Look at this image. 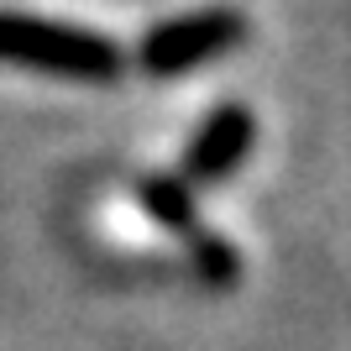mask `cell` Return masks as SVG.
I'll return each mask as SVG.
<instances>
[{"label": "cell", "instance_id": "5", "mask_svg": "<svg viewBox=\"0 0 351 351\" xmlns=\"http://www.w3.org/2000/svg\"><path fill=\"white\" fill-rule=\"evenodd\" d=\"M189 263H194V273H199L205 283H215V289L236 283V273H241L236 247L226 241V236H215V231H194L189 236Z\"/></svg>", "mask_w": 351, "mask_h": 351}, {"label": "cell", "instance_id": "3", "mask_svg": "<svg viewBox=\"0 0 351 351\" xmlns=\"http://www.w3.org/2000/svg\"><path fill=\"white\" fill-rule=\"evenodd\" d=\"M252 147H257V116H252L247 105H215L199 126H194L189 147H184V162H178V178L184 184H226V178L252 158Z\"/></svg>", "mask_w": 351, "mask_h": 351}, {"label": "cell", "instance_id": "2", "mask_svg": "<svg viewBox=\"0 0 351 351\" xmlns=\"http://www.w3.org/2000/svg\"><path fill=\"white\" fill-rule=\"evenodd\" d=\"M247 32H252V21L236 5H205V11L158 21L136 43V63L152 79H173V73H189L199 63H215L226 53H236V47L247 43Z\"/></svg>", "mask_w": 351, "mask_h": 351}, {"label": "cell", "instance_id": "1", "mask_svg": "<svg viewBox=\"0 0 351 351\" xmlns=\"http://www.w3.org/2000/svg\"><path fill=\"white\" fill-rule=\"evenodd\" d=\"M0 63L37 69V73H63V79H116L126 69V53L105 32L5 11L0 16Z\"/></svg>", "mask_w": 351, "mask_h": 351}, {"label": "cell", "instance_id": "4", "mask_svg": "<svg viewBox=\"0 0 351 351\" xmlns=\"http://www.w3.org/2000/svg\"><path fill=\"white\" fill-rule=\"evenodd\" d=\"M136 194H142V210L158 220V226H168V231H178V236L199 231V226H194V189L178 173H147Z\"/></svg>", "mask_w": 351, "mask_h": 351}]
</instances>
